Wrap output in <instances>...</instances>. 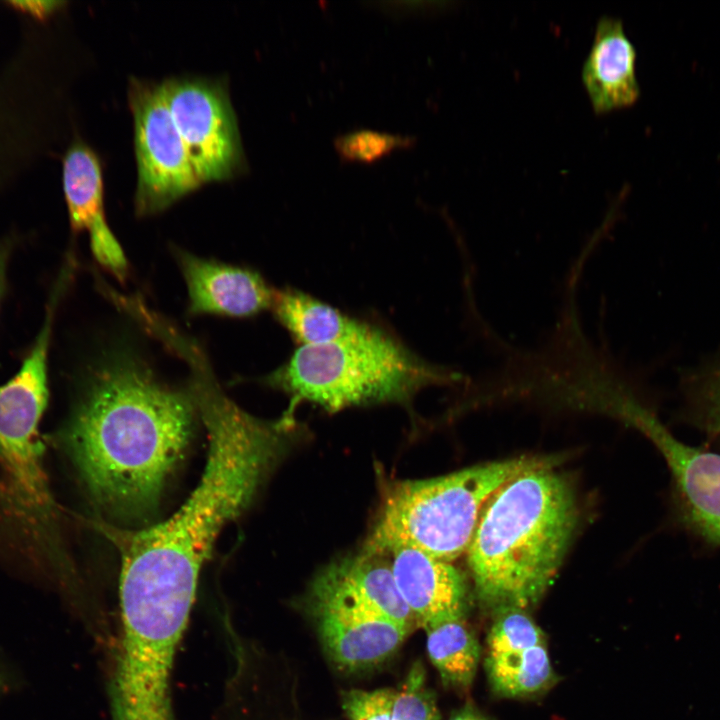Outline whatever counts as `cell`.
<instances>
[{"label": "cell", "instance_id": "7a4b0ae2", "mask_svg": "<svg viewBox=\"0 0 720 720\" xmlns=\"http://www.w3.org/2000/svg\"><path fill=\"white\" fill-rule=\"evenodd\" d=\"M197 414L189 388L161 383L143 361L118 351L96 366L62 440L99 507L135 522L157 505Z\"/></svg>", "mask_w": 720, "mask_h": 720}, {"label": "cell", "instance_id": "ffe728a7", "mask_svg": "<svg viewBox=\"0 0 720 720\" xmlns=\"http://www.w3.org/2000/svg\"><path fill=\"white\" fill-rule=\"evenodd\" d=\"M541 629L520 609L500 611L488 638V653L520 651L544 645Z\"/></svg>", "mask_w": 720, "mask_h": 720}, {"label": "cell", "instance_id": "d6986e66", "mask_svg": "<svg viewBox=\"0 0 720 720\" xmlns=\"http://www.w3.org/2000/svg\"><path fill=\"white\" fill-rule=\"evenodd\" d=\"M415 141L412 136L358 129L338 136L334 146L343 161L370 164L395 151L411 148Z\"/></svg>", "mask_w": 720, "mask_h": 720}, {"label": "cell", "instance_id": "8992f818", "mask_svg": "<svg viewBox=\"0 0 720 720\" xmlns=\"http://www.w3.org/2000/svg\"><path fill=\"white\" fill-rule=\"evenodd\" d=\"M50 333L42 330L18 373L0 386L2 505L37 541L50 539L53 504L43 471L38 427L48 402Z\"/></svg>", "mask_w": 720, "mask_h": 720}, {"label": "cell", "instance_id": "44dd1931", "mask_svg": "<svg viewBox=\"0 0 720 720\" xmlns=\"http://www.w3.org/2000/svg\"><path fill=\"white\" fill-rule=\"evenodd\" d=\"M425 680L422 664L414 663L400 689L396 691L392 720H439L435 698Z\"/></svg>", "mask_w": 720, "mask_h": 720}, {"label": "cell", "instance_id": "d4e9b609", "mask_svg": "<svg viewBox=\"0 0 720 720\" xmlns=\"http://www.w3.org/2000/svg\"><path fill=\"white\" fill-rule=\"evenodd\" d=\"M59 2L55 1H22L14 2V5L22 10L36 16H45L52 12Z\"/></svg>", "mask_w": 720, "mask_h": 720}, {"label": "cell", "instance_id": "4fadbf2b", "mask_svg": "<svg viewBox=\"0 0 720 720\" xmlns=\"http://www.w3.org/2000/svg\"><path fill=\"white\" fill-rule=\"evenodd\" d=\"M318 632L330 659L341 669L374 666L392 655L408 629L378 614L316 609Z\"/></svg>", "mask_w": 720, "mask_h": 720}, {"label": "cell", "instance_id": "8fae6325", "mask_svg": "<svg viewBox=\"0 0 720 720\" xmlns=\"http://www.w3.org/2000/svg\"><path fill=\"white\" fill-rule=\"evenodd\" d=\"M191 314L249 317L271 308L275 291L249 268L227 265L177 249Z\"/></svg>", "mask_w": 720, "mask_h": 720}, {"label": "cell", "instance_id": "9a60e30c", "mask_svg": "<svg viewBox=\"0 0 720 720\" xmlns=\"http://www.w3.org/2000/svg\"><path fill=\"white\" fill-rule=\"evenodd\" d=\"M271 309L300 346L328 344L368 324L294 289L276 290Z\"/></svg>", "mask_w": 720, "mask_h": 720}, {"label": "cell", "instance_id": "7c38bea8", "mask_svg": "<svg viewBox=\"0 0 720 720\" xmlns=\"http://www.w3.org/2000/svg\"><path fill=\"white\" fill-rule=\"evenodd\" d=\"M637 52L621 19H598L581 79L595 114L632 106L640 96L636 76Z\"/></svg>", "mask_w": 720, "mask_h": 720}, {"label": "cell", "instance_id": "4316f807", "mask_svg": "<svg viewBox=\"0 0 720 720\" xmlns=\"http://www.w3.org/2000/svg\"><path fill=\"white\" fill-rule=\"evenodd\" d=\"M0 283H1V264H0Z\"/></svg>", "mask_w": 720, "mask_h": 720}, {"label": "cell", "instance_id": "3957f363", "mask_svg": "<svg viewBox=\"0 0 720 720\" xmlns=\"http://www.w3.org/2000/svg\"><path fill=\"white\" fill-rule=\"evenodd\" d=\"M575 524L572 490L544 462L504 483L466 551L479 598L499 611L534 605L557 574Z\"/></svg>", "mask_w": 720, "mask_h": 720}, {"label": "cell", "instance_id": "ba28073f", "mask_svg": "<svg viewBox=\"0 0 720 720\" xmlns=\"http://www.w3.org/2000/svg\"><path fill=\"white\" fill-rule=\"evenodd\" d=\"M167 106L201 183L228 178L242 150L232 106L222 87L199 79L162 83Z\"/></svg>", "mask_w": 720, "mask_h": 720}, {"label": "cell", "instance_id": "484cf974", "mask_svg": "<svg viewBox=\"0 0 720 720\" xmlns=\"http://www.w3.org/2000/svg\"><path fill=\"white\" fill-rule=\"evenodd\" d=\"M451 720H485L477 713L471 710H463L456 714Z\"/></svg>", "mask_w": 720, "mask_h": 720}, {"label": "cell", "instance_id": "9c48e42d", "mask_svg": "<svg viewBox=\"0 0 720 720\" xmlns=\"http://www.w3.org/2000/svg\"><path fill=\"white\" fill-rule=\"evenodd\" d=\"M617 414L643 433L664 457L688 523L720 545V454L681 442L635 400L627 398Z\"/></svg>", "mask_w": 720, "mask_h": 720}, {"label": "cell", "instance_id": "5bb4252c", "mask_svg": "<svg viewBox=\"0 0 720 720\" xmlns=\"http://www.w3.org/2000/svg\"><path fill=\"white\" fill-rule=\"evenodd\" d=\"M364 553L334 562L319 577L409 630L414 616L403 600L391 567Z\"/></svg>", "mask_w": 720, "mask_h": 720}, {"label": "cell", "instance_id": "ac0fdd59", "mask_svg": "<svg viewBox=\"0 0 720 720\" xmlns=\"http://www.w3.org/2000/svg\"><path fill=\"white\" fill-rule=\"evenodd\" d=\"M485 666L492 688L507 697L536 694L554 680L545 644L520 651L488 653Z\"/></svg>", "mask_w": 720, "mask_h": 720}, {"label": "cell", "instance_id": "e0dca14e", "mask_svg": "<svg viewBox=\"0 0 720 720\" xmlns=\"http://www.w3.org/2000/svg\"><path fill=\"white\" fill-rule=\"evenodd\" d=\"M427 652L446 686L468 687L475 676L480 645L464 619L424 628Z\"/></svg>", "mask_w": 720, "mask_h": 720}, {"label": "cell", "instance_id": "603a6c76", "mask_svg": "<svg viewBox=\"0 0 720 720\" xmlns=\"http://www.w3.org/2000/svg\"><path fill=\"white\" fill-rule=\"evenodd\" d=\"M695 376L692 393L697 414L708 429L720 434V360Z\"/></svg>", "mask_w": 720, "mask_h": 720}, {"label": "cell", "instance_id": "30bf717a", "mask_svg": "<svg viewBox=\"0 0 720 720\" xmlns=\"http://www.w3.org/2000/svg\"><path fill=\"white\" fill-rule=\"evenodd\" d=\"M389 553L397 588L414 619L424 628L464 619L468 590L458 569L410 547H397Z\"/></svg>", "mask_w": 720, "mask_h": 720}, {"label": "cell", "instance_id": "7402d4cb", "mask_svg": "<svg viewBox=\"0 0 720 720\" xmlns=\"http://www.w3.org/2000/svg\"><path fill=\"white\" fill-rule=\"evenodd\" d=\"M396 691L352 689L342 694V707L350 720H392Z\"/></svg>", "mask_w": 720, "mask_h": 720}, {"label": "cell", "instance_id": "6da1fadb", "mask_svg": "<svg viewBox=\"0 0 720 720\" xmlns=\"http://www.w3.org/2000/svg\"><path fill=\"white\" fill-rule=\"evenodd\" d=\"M209 448L202 478L170 518L139 530L108 527L121 556L120 613L189 620L200 569L222 527L254 498L284 451L291 418H257L221 390L207 365L189 384Z\"/></svg>", "mask_w": 720, "mask_h": 720}, {"label": "cell", "instance_id": "cb8c5ba5", "mask_svg": "<svg viewBox=\"0 0 720 720\" xmlns=\"http://www.w3.org/2000/svg\"><path fill=\"white\" fill-rule=\"evenodd\" d=\"M443 2H428V1H404V2H383L382 6L385 10L394 12L397 14H418L425 12H432L434 10H440Z\"/></svg>", "mask_w": 720, "mask_h": 720}, {"label": "cell", "instance_id": "277c9868", "mask_svg": "<svg viewBox=\"0 0 720 720\" xmlns=\"http://www.w3.org/2000/svg\"><path fill=\"white\" fill-rule=\"evenodd\" d=\"M459 378L368 323L352 336L323 345L299 346L263 382L291 397L287 411L291 413L299 402L337 412L369 403L407 401L423 387Z\"/></svg>", "mask_w": 720, "mask_h": 720}, {"label": "cell", "instance_id": "2e32d148", "mask_svg": "<svg viewBox=\"0 0 720 720\" xmlns=\"http://www.w3.org/2000/svg\"><path fill=\"white\" fill-rule=\"evenodd\" d=\"M102 169L96 154L83 143L73 145L63 162V189L70 223L75 231L106 223Z\"/></svg>", "mask_w": 720, "mask_h": 720}, {"label": "cell", "instance_id": "52a82bcc", "mask_svg": "<svg viewBox=\"0 0 720 720\" xmlns=\"http://www.w3.org/2000/svg\"><path fill=\"white\" fill-rule=\"evenodd\" d=\"M137 160L136 211L156 213L201 182L167 106L162 84L134 81L130 87Z\"/></svg>", "mask_w": 720, "mask_h": 720}, {"label": "cell", "instance_id": "5b68a950", "mask_svg": "<svg viewBox=\"0 0 720 720\" xmlns=\"http://www.w3.org/2000/svg\"><path fill=\"white\" fill-rule=\"evenodd\" d=\"M540 462L508 459L398 483L384 500L365 553L381 555L397 547H410L451 563L467 551L493 493Z\"/></svg>", "mask_w": 720, "mask_h": 720}]
</instances>
